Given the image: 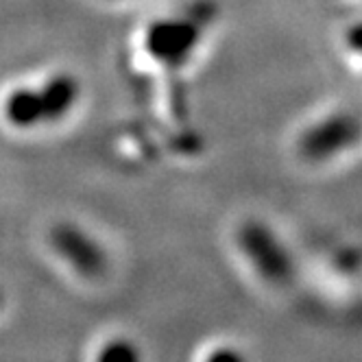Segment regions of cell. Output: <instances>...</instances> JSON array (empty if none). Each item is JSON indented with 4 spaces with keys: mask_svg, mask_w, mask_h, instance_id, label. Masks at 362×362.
I'll use <instances>...</instances> for the list:
<instances>
[{
    "mask_svg": "<svg viewBox=\"0 0 362 362\" xmlns=\"http://www.w3.org/2000/svg\"><path fill=\"white\" fill-rule=\"evenodd\" d=\"M53 247L81 275H94L100 271V251L79 227L57 225L53 229Z\"/></svg>",
    "mask_w": 362,
    "mask_h": 362,
    "instance_id": "obj_1",
    "label": "cell"
},
{
    "mask_svg": "<svg viewBox=\"0 0 362 362\" xmlns=\"http://www.w3.org/2000/svg\"><path fill=\"white\" fill-rule=\"evenodd\" d=\"M5 120L16 129H35L46 122L44 105L37 88H13L3 100Z\"/></svg>",
    "mask_w": 362,
    "mask_h": 362,
    "instance_id": "obj_2",
    "label": "cell"
},
{
    "mask_svg": "<svg viewBox=\"0 0 362 362\" xmlns=\"http://www.w3.org/2000/svg\"><path fill=\"white\" fill-rule=\"evenodd\" d=\"M40 90L42 105L46 122H57L62 120L74 105L76 96H79V88L66 74H57L53 79H48Z\"/></svg>",
    "mask_w": 362,
    "mask_h": 362,
    "instance_id": "obj_3",
    "label": "cell"
},
{
    "mask_svg": "<svg viewBox=\"0 0 362 362\" xmlns=\"http://www.w3.org/2000/svg\"><path fill=\"white\" fill-rule=\"evenodd\" d=\"M136 360H138V356H136L134 347L124 341L107 343L96 356V362H136Z\"/></svg>",
    "mask_w": 362,
    "mask_h": 362,
    "instance_id": "obj_4",
    "label": "cell"
}]
</instances>
